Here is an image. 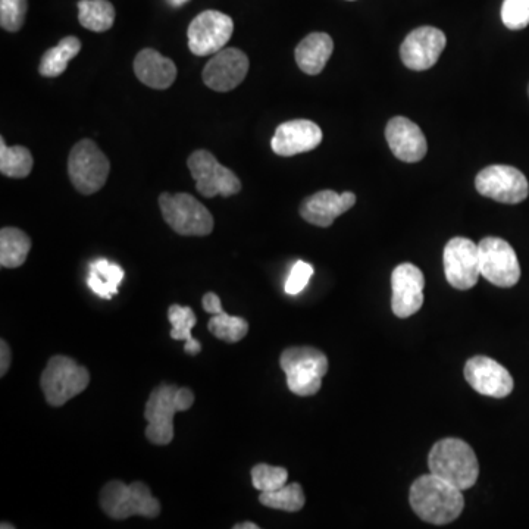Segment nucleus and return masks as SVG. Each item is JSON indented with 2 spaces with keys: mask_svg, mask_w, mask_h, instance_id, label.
I'll return each mask as SVG.
<instances>
[{
  "mask_svg": "<svg viewBox=\"0 0 529 529\" xmlns=\"http://www.w3.org/2000/svg\"><path fill=\"white\" fill-rule=\"evenodd\" d=\"M409 500L413 512L433 525L450 524L465 509L462 491L434 474L422 475L413 482Z\"/></svg>",
  "mask_w": 529,
  "mask_h": 529,
  "instance_id": "obj_1",
  "label": "nucleus"
},
{
  "mask_svg": "<svg viewBox=\"0 0 529 529\" xmlns=\"http://www.w3.org/2000/svg\"><path fill=\"white\" fill-rule=\"evenodd\" d=\"M193 405L194 393L190 388L174 384L158 385L146 402L147 440L156 446H168L174 440L175 413L186 412Z\"/></svg>",
  "mask_w": 529,
  "mask_h": 529,
  "instance_id": "obj_2",
  "label": "nucleus"
},
{
  "mask_svg": "<svg viewBox=\"0 0 529 529\" xmlns=\"http://www.w3.org/2000/svg\"><path fill=\"white\" fill-rule=\"evenodd\" d=\"M431 474L460 491L474 487L480 475L477 455L466 441L444 438L437 441L428 456Z\"/></svg>",
  "mask_w": 529,
  "mask_h": 529,
  "instance_id": "obj_3",
  "label": "nucleus"
},
{
  "mask_svg": "<svg viewBox=\"0 0 529 529\" xmlns=\"http://www.w3.org/2000/svg\"><path fill=\"white\" fill-rule=\"evenodd\" d=\"M99 503L103 512L117 521L130 516L153 519L158 518L161 513V503L153 497L145 482L140 481L131 484H124L122 481L108 482L100 491Z\"/></svg>",
  "mask_w": 529,
  "mask_h": 529,
  "instance_id": "obj_4",
  "label": "nucleus"
},
{
  "mask_svg": "<svg viewBox=\"0 0 529 529\" xmlns=\"http://www.w3.org/2000/svg\"><path fill=\"white\" fill-rule=\"evenodd\" d=\"M287 387L300 397L315 396L328 372V359L315 347H290L280 358Z\"/></svg>",
  "mask_w": 529,
  "mask_h": 529,
  "instance_id": "obj_5",
  "label": "nucleus"
},
{
  "mask_svg": "<svg viewBox=\"0 0 529 529\" xmlns=\"http://www.w3.org/2000/svg\"><path fill=\"white\" fill-rule=\"evenodd\" d=\"M90 384L87 368L78 365L68 356L56 355L49 359L40 387L45 393L46 402L53 408H61L78 394L83 393Z\"/></svg>",
  "mask_w": 529,
  "mask_h": 529,
  "instance_id": "obj_6",
  "label": "nucleus"
},
{
  "mask_svg": "<svg viewBox=\"0 0 529 529\" xmlns=\"http://www.w3.org/2000/svg\"><path fill=\"white\" fill-rule=\"evenodd\" d=\"M159 208L165 222L180 236L205 237L214 231V217L192 194L162 193Z\"/></svg>",
  "mask_w": 529,
  "mask_h": 529,
  "instance_id": "obj_7",
  "label": "nucleus"
},
{
  "mask_svg": "<svg viewBox=\"0 0 529 529\" xmlns=\"http://www.w3.org/2000/svg\"><path fill=\"white\" fill-rule=\"evenodd\" d=\"M109 171V159L92 140H81L71 150L68 174L77 192L86 196L99 192L108 181Z\"/></svg>",
  "mask_w": 529,
  "mask_h": 529,
  "instance_id": "obj_8",
  "label": "nucleus"
},
{
  "mask_svg": "<svg viewBox=\"0 0 529 529\" xmlns=\"http://www.w3.org/2000/svg\"><path fill=\"white\" fill-rule=\"evenodd\" d=\"M197 192L205 197H230L241 192V181L230 168L219 164L208 150H196L187 161Z\"/></svg>",
  "mask_w": 529,
  "mask_h": 529,
  "instance_id": "obj_9",
  "label": "nucleus"
},
{
  "mask_svg": "<svg viewBox=\"0 0 529 529\" xmlns=\"http://www.w3.org/2000/svg\"><path fill=\"white\" fill-rule=\"evenodd\" d=\"M481 275L494 286L502 289L518 284L521 266L513 247L499 237H485L478 244Z\"/></svg>",
  "mask_w": 529,
  "mask_h": 529,
  "instance_id": "obj_10",
  "label": "nucleus"
},
{
  "mask_svg": "<svg viewBox=\"0 0 529 529\" xmlns=\"http://www.w3.org/2000/svg\"><path fill=\"white\" fill-rule=\"evenodd\" d=\"M475 187L481 196L506 205H518L529 194L527 177L509 165H491L482 169L475 178Z\"/></svg>",
  "mask_w": 529,
  "mask_h": 529,
  "instance_id": "obj_11",
  "label": "nucleus"
},
{
  "mask_svg": "<svg viewBox=\"0 0 529 529\" xmlns=\"http://www.w3.org/2000/svg\"><path fill=\"white\" fill-rule=\"evenodd\" d=\"M444 272L450 286L471 290L481 277L480 250L474 241L455 237L444 249Z\"/></svg>",
  "mask_w": 529,
  "mask_h": 529,
  "instance_id": "obj_12",
  "label": "nucleus"
},
{
  "mask_svg": "<svg viewBox=\"0 0 529 529\" xmlns=\"http://www.w3.org/2000/svg\"><path fill=\"white\" fill-rule=\"evenodd\" d=\"M234 23L219 11H205L197 15L187 30L189 48L196 56L215 55L230 42Z\"/></svg>",
  "mask_w": 529,
  "mask_h": 529,
  "instance_id": "obj_13",
  "label": "nucleus"
},
{
  "mask_svg": "<svg viewBox=\"0 0 529 529\" xmlns=\"http://www.w3.org/2000/svg\"><path fill=\"white\" fill-rule=\"evenodd\" d=\"M446 34L435 27H419L408 34L400 46L403 64L412 71H427L433 68L446 48Z\"/></svg>",
  "mask_w": 529,
  "mask_h": 529,
  "instance_id": "obj_14",
  "label": "nucleus"
},
{
  "mask_svg": "<svg viewBox=\"0 0 529 529\" xmlns=\"http://www.w3.org/2000/svg\"><path fill=\"white\" fill-rule=\"evenodd\" d=\"M249 58L243 50H219L203 68V81L215 92H231L243 83L249 73Z\"/></svg>",
  "mask_w": 529,
  "mask_h": 529,
  "instance_id": "obj_15",
  "label": "nucleus"
},
{
  "mask_svg": "<svg viewBox=\"0 0 529 529\" xmlns=\"http://www.w3.org/2000/svg\"><path fill=\"white\" fill-rule=\"evenodd\" d=\"M425 277L413 264L397 266L391 275V308L397 318H409L424 305Z\"/></svg>",
  "mask_w": 529,
  "mask_h": 529,
  "instance_id": "obj_16",
  "label": "nucleus"
},
{
  "mask_svg": "<svg viewBox=\"0 0 529 529\" xmlns=\"http://www.w3.org/2000/svg\"><path fill=\"white\" fill-rule=\"evenodd\" d=\"M466 381L482 396L503 399L509 396L515 387L512 375L505 366L487 356H475L465 365Z\"/></svg>",
  "mask_w": 529,
  "mask_h": 529,
  "instance_id": "obj_17",
  "label": "nucleus"
},
{
  "mask_svg": "<svg viewBox=\"0 0 529 529\" xmlns=\"http://www.w3.org/2000/svg\"><path fill=\"white\" fill-rule=\"evenodd\" d=\"M322 142V130L309 120H293L278 125L272 137L271 147L278 156H296L311 152Z\"/></svg>",
  "mask_w": 529,
  "mask_h": 529,
  "instance_id": "obj_18",
  "label": "nucleus"
},
{
  "mask_svg": "<svg viewBox=\"0 0 529 529\" xmlns=\"http://www.w3.org/2000/svg\"><path fill=\"white\" fill-rule=\"evenodd\" d=\"M385 139L393 155L400 161L415 164L427 155L428 145L424 133L408 118H391L385 128Z\"/></svg>",
  "mask_w": 529,
  "mask_h": 529,
  "instance_id": "obj_19",
  "label": "nucleus"
},
{
  "mask_svg": "<svg viewBox=\"0 0 529 529\" xmlns=\"http://www.w3.org/2000/svg\"><path fill=\"white\" fill-rule=\"evenodd\" d=\"M355 203L356 196L353 193L338 194L333 190H322L303 200L300 215L309 224L327 228L344 212L350 211Z\"/></svg>",
  "mask_w": 529,
  "mask_h": 529,
  "instance_id": "obj_20",
  "label": "nucleus"
},
{
  "mask_svg": "<svg viewBox=\"0 0 529 529\" xmlns=\"http://www.w3.org/2000/svg\"><path fill=\"white\" fill-rule=\"evenodd\" d=\"M134 73L150 89L167 90L177 78V67L158 50L143 49L134 59Z\"/></svg>",
  "mask_w": 529,
  "mask_h": 529,
  "instance_id": "obj_21",
  "label": "nucleus"
},
{
  "mask_svg": "<svg viewBox=\"0 0 529 529\" xmlns=\"http://www.w3.org/2000/svg\"><path fill=\"white\" fill-rule=\"evenodd\" d=\"M334 42L330 34L312 33L306 36L296 48V62L300 70L308 75L322 73L328 59L333 55Z\"/></svg>",
  "mask_w": 529,
  "mask_h": 529,
  "instance_id": "obj_22",
  "label": "nucleus"
},
{
  "mask_svg": "<svg viewBox=\"0 0 529 529\" xmlns=\"http://www.w3.org/2000/svg\"><path fill=\"white\" fill-rule=\"evenodd\" d=\"M125 272L120 265L109 262L108 259H97L89 266L87 284L97 296L102 299H112L120 289Z\"/></svg>",
  "mask_w": 529,
  "mask_h": 529,
  "instance_id": "obj_23",
  "label": "nucleus"
},
{
  "mask_svg": "<svg viewBox=\"0 0 529 529\" xmlns=\"http://www.w3.org/2000/svg\"><path fill=\"white\" fill-rule=\"evenodd\" d=\"M168 321L172 325V340L184 341L186 343L184 344V352L187 355H199L202 352V344L192 336V330L196 327L197 322L193 309L189 306H169Z\"/></svg>",
  "mask_w": 529,
  "mask_h": 529,
  "instance_id": "obj_24",
  "label": "nucleus"
},
{
  "mask_svg": "<svg viewBox=\"0 0 529 529\" xmlns=\"http://www.w3.org/2000/svg\"><path fill=\"white\" fill-rule=\"evenodd\" d=\"M31 240L24 231L5 227L0 231V265L2 268H20L27 261Z\"/></svg>",
  "mask_w": 529,
  "mask_h": 529,
  "instance_id": "obj_25",
  "label": "nucleus"
},
{
  "mask_svg": "<svg viewBox=\"0 0 529 529\" xmlns=\"http://www.w3.org/2000/svg\"><path fill=\"white\" fill-rule=\"evenodd\" d=\"M81 42L77 37H65L59 42L58 46L49 49L43 55L42 62H40L39 71L43 77L55 78L64 74L68 68L71 59L80 53Z\"/></svg>",
  "mask_w": 529,
  "mask_h": 529,
  "instance_id": "obj_26",
  "label": "nucleus"
},
{
  "mask_svg": "<svg viewBox=\"0 0 529 529\" xmlns=\"http://www.w3.org/2000/svg\"><path fill=\"white\" fill-rule=\"evenodd\" d=\"M78 21L87 30L103 33L115 23V8L108 0H80Z\"/></svg>",
  "mask_w": 529,
  "mask_h": 529,
  "instance_id": "obj_27",
  "label": "nucleus"
},
{
  "mask_svg": "<svg viewBox=\"0 0 529 529\" xmlns=\"http://www.w3.org/2000/svg\"><path fill=\"white\" fill-rule=\"evenodd\" d=\"M34 161L30 150L24 146H6L0 139V172L9 178H25L31 174Z\"/></svg>",
  "mask_w": 529,
  "mask_h": 529,
  "instance_id": "obj_28",
  "label": "nucleus"
},
{
  "mask_svg": "<svg viewBox=\"0 0 529 529\" xmlns=\"http://www.w3.org/2000/svg\"><path fill=\"white\" fill-rule=\"evenodd\" d=\"M259 502L271 509L284 510V512H299L306 503L302 485L293 482L274 491H265L259 496Z\"/></svg>",
  "mask_w": 529,
  "mask_h": 529,
  "instance_id": "obj_29",
  "label": "nucleus"
},
{
  "mask_svg": "<svg viewBox=\"0 0 529 529\" xmlns=\"http://www.w3.org/2000/svg\"><path fill=\"white\" fill-rule=\"evenodd\" d=\"M212 336L225 341V343H239L249 333V322L240 316H231L222 311L215 313L208 324Z\"/></svg>",
  "mask_w": 529,
  "mask_h": 529,
  "instance_id": "obj_30",
  "label": "nucleus"
},
{
  "mask_svg": "<svg viewBox=\"0 0 529 529\" xmlns=\"http://www.w3.org/2000/svg\"><path fill=\"white\" fill-rule=\"evenodd\" d=\"M287 481H289V472L286 468L259 463L252 469L253 487L261 493L278 490V488L284 487Z\"/></svg>",
  "mask_w": 529,
  "mask_h": 529,
  "instance_id": "obj_31",
  "label": "nucleus"
},
{
  "mask_svg": "<svg viewBox=\"0 0 529 529\" xmlns=\"http://www.w3.org/2000/svg\"><path fill=\"white\" fill-rule=\"evenodd\" d=\"M28 0H0V25L9 33L23 28L27 15Z\"/></svg>",
  "mask_w": 529,
  "mask_h": 529,
  "instance_id": "obj_32",
  "label": "nucleus"
},
{
  "mask_svg": "<svg viewBox=\"0 0 529 529\" xmlns=\"http://www.w3.org/2000/svg\"><path fill=\"white\" fill-rule=\"evenodd\" d=\"M502 21L509 30H522L529 25V0H505Z\"/></svg>",
  "mask_w": 529,
  "mask_h": 529,
  "instance_id": "obj_33",
  "label": "nucleus"
},
{
  "mask_svg": "<svg viewBox=\"0 0 529 529\" xmlns=\"http://www.w3.org/2000/svg\"><path fill=\"white\" fill-rule=\"evenodd\" d=\"M313 275V266L299 261L291 268L289 278L286 281V293L291 296L302 293L308 286Z\"/></svg>",
  "mask_w": 529,
  "mask_h": 529,
  "instance_id": "obj_34",
  "label": "nucleus"
},
{
  "mask_svg": "<svg viewBox=\"0 0 529 529\" xmlns=\"http://www.w3.org/2000/svg\"><path fill=\"white\" fill-rule=\"evenodd\" d=\"M12 353L11 347L5 340H0V377H5L6 372L11 366Z\"/></svg>",
  "mask_w": 529,
  "mask_h": 529,
  "instance_id": "obj_35",
  "label": "nucleus"
},
{
  "mask_svg": "<svg viewBox=\"0 0 529 529\" xmlns=\"http://www.w3.org/2000/svg\"><path fill=\"white\" fill-rule=\"evenodd\" d=\"M202 306L206 312L212 313V315L224 311V309H222L221 299H219L218 294L215 293H206L205 296H203Z\"/></svg>",
  "mask_w": 529,
  "mask_h": 529,
  "instance_id": "obj_36",
  "label": "nucleus"
},
{
  "mask_svg": "<svg viewBox=\"0 0 529 529\" xmlns=\"http://www.w3.org/2000/svg\"><path fill=\"white\" fill-rule=\"evenodd\" d=\"M234 529H259V525L253 524V522H243V524L234 525Z\"/></svg>",
  "mask_w": 529,
  "mask_h": 529,
  "instance_id": "obj_37",
  "label": "nucleus"
},
{
  "mask_svg": "<svg viewBox=\"0 0 529 529\" xmlns=\"http://www.w3.org/2000/svg\"><path fill=\"white\" fill-rule=\"evenodd\" d=\"M189 2V0H168L169 5L174 6V8H178V6H183L184 3Z\"/></svg>",
  "mask_w": 529,
  "mask_h": 529,
  "instance_id": "obj_38",
  "label": "nucleus"
},
{
  "mask_svg": "<svg viewBox=\"0 0 529 529\" xmlns=\"http://www.w3.org/2000/svg\"><path fill=\"white\" fill-rule=\"evenodd\" d=\"M0 528L2 529H11V528H15L14 525H9V524H6V522H3L2 525H0Z\"/></svg>",
  "mask_w": 529,
  "mask_h": 529,
  "instance_id": "obj_39",
  "label": "nucleus"
},
{
  "mask_svg": "<svg viewBox=\"0 0 529 529\" xmlns=\"http://www.w3.org/2000/svg\"><path fill=\"white\" fill-rule=\"evenodd\" d=\"M528 95H529V86H528Z\"/></svg>",
  "mask_w": 529,
  "mask_h": 529,
  "instance_id": "obj_40",
  "label": "nucleus"
}]
</instances>
